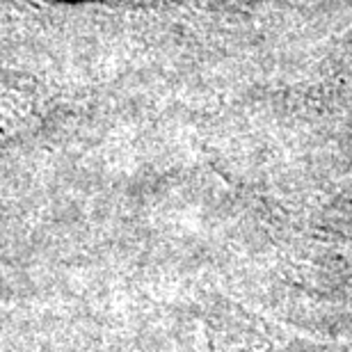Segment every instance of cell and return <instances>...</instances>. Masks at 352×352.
I'll use <instances>...</instances> for the list:
<instances>
[{
    "label": "cell",
    "mask_w": 352,
    "mask_h": 352,
    "mask_svg": "<svg viewBox=\"0 0 352 352\" xmlns=\"http://www.w3.org/2000/svg\"><path fill=\"white\" fill-rule=\"evenodd\" d=\"M195 316L208 352H352V341L302 334L222 295H206Z\"/></svg>",
    "instance_id": "6da1fadb"
}]
</instances>
